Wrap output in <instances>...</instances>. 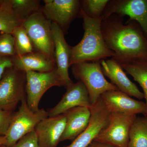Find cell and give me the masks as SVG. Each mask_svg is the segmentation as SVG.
I'll use <instances>...</instances> for the list:
<instances>
[{
  "label": "cell",
  "instance_id": "obj_1",
  "mask_svg": "<svg viewBox=\"0 0 147 147\" xmlns=\"http://www.w3.org/2000/svg\"><path fill=\"white\" fill-rule=\"evenodd\" d=\"M123 16L112 14L102 21L101 30L108 47L118 62L135 59L147 60V37L137 22L123 23Z\"/></svg>",
  "mask_w": 147,
  "mask_h": 147
},
{
  "label": "cell",
  "instance_id": "obj_2",
  "mask_svg": "<svg viewBox=\"0 0 147 147\" xmlns=\"http://www.w3.org/2000/svg\"><path fill=\"white\" fill-rule=\"evenodd\" d=\"M84 36L77 45L71 47L70 67L84 62L96 61L112 58L114 53L105 42L101 30L102 18H93L81 10Z\"/></svg>",
  "mask_w": 147,
  "mask_h": 147
},
{
  "label": "cell",
  "instance_id": "obj_3",
  "mask_svg": "<svg viewBox=\"0 0 147 147\" xmlns=\"http://www.w3.org/2000/svg\"><path fill=\"white\" fill-rule=\"evenodd\" d=\"M71 70L74 78L86 86L92 105L95 104L105 92L119 90L116 86L105 79L100 61L75 64L71 66Z\"/></svg>",
  "mask_w": 147,
  "mask_h": 147
},
{
  "label": "cell",
  "instance_id": "obj_4",
  "mask_svg": "<svg viewBox=\"0 0 147 147\" xmlns=\"http://www.w3.org/2000/svg\"><path fill=\"white\" fill-rule=\"evenodd\" d=\"M52 23L41 8L30 16L22 25L31 41L35 52L41 53L55 61Z\"/></svg>",
  "mask_w": 147,
  "mask_h": 147
},
{
  "label": "cell",
  "instance_id": "obj_5",
  "mask_svg": "<svg viewBox=\"0 0 147 147\" xmlns=\"http://www.w3.org/2000/svg\"><path fill=\"white\" fill-rule=\"evenodd\" d=\"M21 102L18 110L14 112L5 135L7 146H12L22 137L34 131L38 124L48 117V112L43 108L36 112L31 110L27 104L26 97Z\"/></svg>",
  "mask_w": 147,
  "mask_h": 147
},
{
  "label": "cell",
  "instance_id": "obj_6",
  "mask_svg": "<svg viewBox=\"0 0 147 147\" xmlns=\"http://www.w3.org/2000/svg\"><path fill=\"white\" fill-rule=\"evenodd\" d=\"M26 73L13 66L5 69L0 78V110L14 112L26 97Z\"/></svg>",
  "mask_w": 147,
  "mask_h": 147
},
{
  "label": "cell",
  "instance_id": "obj_7",
  "mask_svg": "<svg viewBox=\"0 0 147 147\" xmlns=\"http://www.w3.org/2000/svg\"><path fill=\"white\" fill-rule=\"evenodd\" d=\"M136 115L111 113L107 126L101 130L94 142L115 147H128L130 129Z\"/></svg>",
  "mask_w": 147,
  "mask_h": 147
},
{
  "label": "cell",
  "instance_id": "obj_8",
  "mask_svg": "<svg viewBox=\"0 0 147 147\" xmlns=\"http://www.w3.org/2000/svg\"><path fill=\"white\" fill-rule=\"evenodd\" d=\"M26 77L27 104L34 112L39 110L40 101L47 90L53 86L64 87L56 67L49 72L27 71Z\"/></svg>",
  "mask_w": 147,
  "mask_h": 147
},
{
  "label": "cell",
  "instance_id": "obj_9",
  "mask_svg": "<svg viewBox=\"0 0 147 147\" xmlns=\"http://www.w3.org/2000/svg\"><path fill=\"white\" fill-rule=\"evenodd\" d=\"M113 14L128 16L129 21L137 22L147 37V0L109 1L102 13V21Z\"/></svg>",
  "mask_w": 147,
  "mask_h": 147
},
{
  "label": "cell",
  "instance_id": "obj_10",
  "mask_svg": "<svg viewBox=\"0 0 147 147\" xmlns=\"http://www.w3.org/2000/svg\"><path fill=\"white\" fill-rule=\"evenodd\" d=\"M42 10L47 18L57 24L65 34L74 19L80 14L81 1L44 0Z\"/></svg>",
  "mask_w": 147,
  "mask_h": 147
},
{
  "label": "cell",
  "instance_id": "obj_11",
  "mask_svg": "<svg viewBox=\"0 0 147 147\" xmlns=\"http://www.w3.org/2000/svg\"><path fill=\"white\" fill-rule=\"evenodd\" d=\"M91 118L87 128L70 144L63 147H88L101 130L107 126L111 113L101 97L90 108Z\"/></svg>",
  "mask_w": 147,
  "mask_h": 147
},
{
  "label": "cell",
  "instance_id": "obj_12",
  "mask_svg": "<svg viewBox=\"0 0 147 147\" xmlns=\"http://www.w3.org/2000/svg\"><path fill=\"white\" fill-rule=\"evenodd\" d=\"M52 33L54 43V58L59 76L67 88L73 84L68 73L70 67L71 47L65 38V34L57 24L52 22Z\"/></svg>",
  "mask_w": 147,
  "mask_h": 147
},
{
  "label": "cell",
  "instance_id": "obj_13",
  "mask_svg": "<svg viewBox=\"0 0 147 147\" xmlns=\"http://www.w3.org/2000/svg\"><path fill=\"white\" fill-rule=\"evenodd\" d=\"M106 108L111 113L127 115L142 114L147 116L146 102L135 100L119 90L105 92L100 96Z\"/></svg>",
  "mask_w": 147,
  "mask_h": 147
},
{
  "label": "cell",
  "instance_id": "obj_14",
  "mask_svg": "<svg viewBox=\"0 0 147 147\" xmlns=\"http://www.w3.org/2000/svg\"><path fill=\"white\" fill-rule=\"evenodd\" d=\"M66 89L60 101L48 111V117L59 115L75 107L91 108L88 92L82 82L73 83Z\"/></svg>",
  "mask_w": 147,
  "mask_h": 147
},
{
  "label": "cell",
  "instance_id": "obj_15",
  "mask_svg": "<svg viewBox=\"0 0 147 147\" xmlns=\"http://www.w3.org/2000/svg\"><path fill=\"white\" fill-rule=\"evenodd\" d=\"M65 123L64 114L48 117L40 122L34 130L38 147H57L61 142Z\"/></svg>",
  "mask_w": 147,
  "mask_h": 147
},
{
  "label": "cell",
  "instance_id": "obj_16",
  "mask_svg": "<svg viewBox=\"0 0 147 147\" xmlns=\"http://www.w3.org/2000/svg\"><path fill=\"white\" fill-rule=\"evenodd\" d=\"M100 63L104 76L108 77L119 90L140 100L144 98L143 92L129 79L118 62L111 58L101 60Z\"/></svg>",
  "mask_w": 147,
  "mask_h": 147
},
{
  "label": "cell",
  "instance_id": "obj_17",
  "mask_svg": "<svg viewBox=\"0 0 147 147\" xmlns=\"http://www.w3.org/2000/svg\"><path fill=\"white\" fill-rule=\"evenodd\" d=\"M66 117L65 128L60 142L73 141L87 128L91 118L90 109L77 107L64 113Z\"/></svg>",
  "mask_w": 147,
  "mask_h": 147
},
{
  "label": "cell",
  "instance_id": "obj_18",
  "mask_svg": "<svg viewBox=\"0 0 147 147\" xmlns=\"http://www.w3.org/2000/svg\"><path fill=\"white\" fill-rule=\"evenodd\" d=\"M11 59L15 68L26 73L28 71L49 72L56 67L55 61L35 51L22 56H15Z\"/></svg>",
  "mask_w": 147,
  "mask_h": 147
},
{
  "label": "cell",
  "instance_id": "obj_19",
  "mask_svg": "<svg viewBox=\"0 0 147 147\" xmlns=\"http://www.w3.org/2000/svg\"><path fill=\"white\" fill-rule=\"evenodd\" d=\"M119 63L124 70L142 87L147 110V60L135 59Z\"/></svg>",
  "mask_w": 147,
  "mask_h": 147
},
{
  "label": "cell",
  "instance_id": "obj_20",
  "mask_svg": "<svg viewBox=\"0 0 147 147\" xmlns=\"http://www.w3.org/2000/svg\"><path fill=\"white\" fill-rule=\"evenodd\" d=\"M129 147H147V116L136 117L130 129Z\"/></svg>",
  "mask_w": 147,
  "mask_h": 147
},
{
  "label": "cell",
  "instance_id": "obj_21",
  "mask_svg": "<svg viewBox=\"0 0 147 147\" xmlns=\"http://www.w3.org/2000/svg\"><path fill=\"white\" fill-rule=\"evenodd\" d=\"M10 1L13 13L21 25L42 8L38 0H10Z\"/></svg>",
  "mask_w": 147,
  "mask_h": 147
},
{
  "label": "cell",
  "instance_id": "obj_22",
  "mask_svg": "<svg viewBox=\"0 0 147 147\" xmlns=\"http://www.w3.org/2000/svg\"><path fill=\"white\" fill-rule=\"evenodd\" d=\"M20 25L11 8L10 0H2L0 5V32L12 34L14 29Z\"/></svg>",
  "mask_w": 147,
  "mask_h": 147
},
{
  "label": "cell",
  "instance_id": "obj_23",
  "mask_svg": "<svg viewBox=\"0 0 147 147\" xmlns=\"http://www.w3.org/2000/svg\"><path fill=\"white\" fill-rule=\"evenodd\" d=\"M12 35L15 42L16 56H22L34 52L31 41L22 25L14 29Z\"/></svg>",
  "mask_w": 147,
  "mask_h": 147
},
{
  "label": "cell",
  "instance_id": "obj_24",
  "mask_svg": "<svg viewBox=\"0 0 147 147\" xmlns=\"http://www.w3.org/2000/svg\"><path fill=\"white\" fill-rule=\"evenodd\" d=\"M109 1L108 0L81 1V10L90 18H101Z\"/></svg>",
  "mask_w": 147,
  "mask_h": 147
},
{
  "label": "cell",
  "instance_id": "obj_25",
  "mask_svg": "<svg viewBox=\"0 0 147 147\" xmlns=\"http://www.w3.org/2000/svg\"><path fill=\"white\" fill-rule=\"evenodd\" d=\"M16 55L14 38L12 34H0V57L11 58Z\"/></svg>",
  "mask_w": 147,
  "mask_h": 147
},
{
  "label": "cell",
  "instance_id": "obj_26",
  "mask_svg": "<svg viewBox=\"0 0 147 147\" xmlns=\"http://www.w3.org/2000/svg\"><path fill=\"white\" fill-rule=\"evenodd\" d=\"M0 147H38L36 134L34 131L25 135L12 146L2 145Z\"/></svg>",
  "mask_w": 147,
  "mask_h": 147
},
{
  "label": "cell",
  "instance_id": "obj_27",
  "mask_svg": "<svg viewBox=\"0 0 147 147\" xmlns=\"http://www.w3.org/2000/svg\"><path fill=\"white\" fill-rule=\"evenodd\" d=\"M14 112L0 110V137L6 134Z\"/></svg>",
  "mask_w": 147,
  "mask_h": 147
},
{
  "label": "cell",
  "instance_id": "obj_28",
  "mask_svg": "<svg viewBox=\"0 0 147 147\" xmlns=\"http://www.w3.org/2000/svg\"><path fill=\"white\" fill-rule=\"evenodd\" d=\"M13 66L11 58L0 57V78L7 68Z\"/></svg>",
  "mask_w": 147,
  "mask_h": 147
},
{
  "label": "cell",
  "instance_id": "obj_29",
  "mask_svg": "<svg viewBox=\"0 0 147 147\" xmlns=\"http://www.w3.org/2000/svg\"><path fill=\"white\" fill-rule=\"evenodd\" d=\"M88 147H115L99 142H93Z\"/></svg>",
  "mask_w": 147,
  "mask_h": 147
},
{
  "label": "cell",
  "instance_id": "obj_30",
  "mask_svg": "<svg viewBox=\"0 0 147 147\" xmlns=\"http://www.w3.org/2000/svg\"><path fill=\"white\" fill-rule=\"evenodd\" d=\"M7 143V139L5 136L0 137V146L5 145Z\"/></svg>",
  "mask_w": 147,
  "mask_h": 147
},
{
  "label": "cell",
  "instance_id": "obj_31",
  "mask_svg": "<svg viewBox=\"0 0 147 147\" xmlns=\"http://www.w3.org/2000/svg\"><path fill=\"white\" fill-rule=\"evenodd\" d=\"M2 0H0V5H1V3Z\"/></svg>",
  "mask_w": 147,
  "mask_h": 147
}]
</instances>
